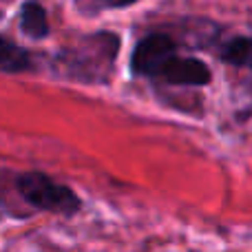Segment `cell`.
I'll return each instance as SVG.
<instances>
[{
  "mask_svg": "<svg viewBox=\"0 0 252 252\" xmlns=\"http://www.w3.org/2000/svg\"><path fill=\"white\" fill-rule=\"evenodd\" d=\"M115 53H118V35L97 33L87 38L80 47H71L60 58V62L71 78L82 82H104L113 66Z\"/></svg>",
  "mask_w": 252,
  "mask_h": 252,
  "instance_id": "6da1fadb",
  "label": "cell"
},
{
  "mask_svg": "<svg viewBox=\"0 0 252 252\" xmlns=\"http://www.w3.org/2000/svg\"><path fill=\"white\" fill-rule=\"evenodd\" d=\"M22 199L38 210L56 215H73L80 208V199L71 188L56 184L51 177L42 173H25L16 182Z\"/></svg>",
  "mask_w": 252,
  "mask_h": 252,
  "instance_id": "7a4b0ae2",
  "label": "cell"
},
{
  "mask_svg": "<svg viewBox=\"0 0 252 252\" xmlns=\"http://www.w3.org/2000/svg\"><path fill=\"white\" fill-rule=\"evenodd\" d=\"M177 53V44L164 33H151L133 51V60H130V69L135 75H153L159 78L161 69L166 62Z\"/></svg>",
  "mask_w": 252,
  "mask_h": 252,
  "instance_id": "3957f363",
  "label": "cell"
},
{
  "mask_svg": "<svg viewBox=\"0 0 252 252\" xmlns=\"http://www.w3.org/2000/svg\"><path fill=\"white\" fill-rule=\"evenodd\" d=\"M159 78H164L170 84L204 87V84L210 82V69L197 58H177V53H175L161 69Z\"/></svg>",
  "mask_w": 252,
  "mask_h": 252,
  "instance_id": "277c9868",
  "label": "cell"
},
{
  "mask_svg": "<svg viewBox=\"0 0 252 252\" xmlns=\"http://www.w3.org/2000/svg\"><path fill=\"white\" fill-rule=\"evenodd\" d=\"M20 29H22V33L33 38V40H40L49 33V20H47V11L42 9V4L33 2V0L22 4Z\"/></svg>",
  "mask_w": 252,
  "mask_h": 252,
  "instance_id": "5b68a950",
  "label": "cell"
},
{
  "mask_svg": "<svg viewBox=\"0 0 252 252\" xmlns=\"http://www.w3.org/2000/svg\"><path fill=\"white\" fill-rule=\"evenodd\" d=\"M31 66L29 53L0 35V73H20Z\"/></svg>",
  "mask_w": 252,
  "mask_h": 252,
  "instance_id": "8992f818",
  "label": "cell"
},
{
  "mask_svg": "<svg viewBox=\"0 0 252 252\" xmlns=\"http://www.w3.org/2000/svg\"><path fill=\"white\" fill-rule=\"evenodd\" d=\"M221 58L228 62V64H235V66H246L250 62V40L246 35L241 38H235L223 47Z\"/></svg>",
  "mask_w": 252,
  "mask_h": 252,
  "instance_id": "52a82bcc",
  "label": "cell"
},
{
  "mask_svg": "<svg viewBox=\"0 0 252 252\" xmlns=\"http://www.w3.org/2000/svg\"><path fill=\"white\" fill-rule=\"evenodd\" d=\"M111 2H113L115 7H122V4H133V2H137V0H111Z\"/></svg>",
  "mask_w": 252,
  "mask_h": 252,
  "instance_id": "ba28073f",
  "label": "cell"
}]
</instances>
